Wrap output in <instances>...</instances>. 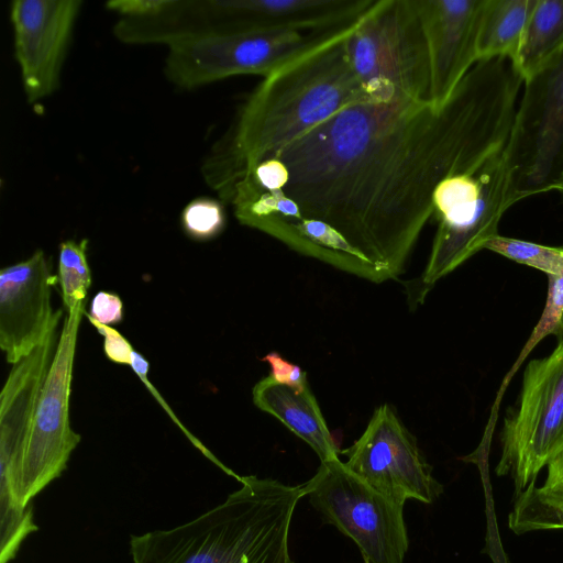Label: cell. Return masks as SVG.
I'll return each instance as SVG.
<instances>
[{
  "label": "cell",
  "mask_w": 563,
  "mask_h": 563,
  "mask_svg": "<svg viewBox=\"0 0 563 563\" xmlns=\"http://www.w3.org/2000/svg\"><path fill=\"white\" fill-rule=\"evenodd\" d=\"M519 98L515 76L482 59L441 108L349 107L247 165L234 216L272 236L334 233L394 279L433 216L437 187L506 147Z\"/></svg>",
  "instance_id": "obj_1"
},
{
  "label": "cell",
  "mask_w": 563,
  "mask_h": 563,
  "mask_svg": "<svg viewBox=\"0 0 563 563\" xmlns=\"http://www.w3.org/2000/svg\"><path fill=\"white\" fill-rule=\"evenodd\" d=\"M357 22L261 81L203 159L206 183L280 150L349 107L368 102L345 44Z\"/></svg>",
  "instance_id": "obj_2"
},
{
  "label": "cell",
  "mask_w": 563,
  "mask_h": 563,
  "mask_svg": "<svg viewBox=\"0 0 563 563\" xmlns=\"http://www.w3.org/2000/svg\"><path fill=\"white\" fill-rule=\"evenodd\" d=\"M240 483L222 504L185 525L131 536L133 563H294L288 536L303 485L254 475Z\"/></svg>",
  "instance_id": "obj_3"
},
{
  "label": "cell",
  "mask_w": 563,
  "mask_h": 563,
  "mask_svg": "<svg viewBox=\"0 0 563 563\" xmlns=\"http://www.w3.org/2000/svg\"><path fill=\"white\" fill-rule=\"evenodd\" d=\"M345 44L369 103L432 104L430 56L418 0H375Z\"/></svg>",
  "instance_id": "obj_4"
},
{
  "label": "cell",
  "mask_w": 563,
  "mask_h": 563,
  "mask_svg": "<svg viewBox=\"0 0 563 563\" xmlns=\"http://www.w3.org/2000/svg\"><path fill=\"white\" fill-rule=\"evenodd\" d=\"M506 147L478 168L444 179L433 196L438 229L415 289L421 303L438 280L485 249L512 202Z\"/></svg>",
  "instance_id": "obj_5"
},
{
  "label": "cell",
  "mask_w": 563,
  "mask_h": 563,
  "mask_svg": "<svg viewBox=\"0 0 563 563\" xmlns=\"http://www.w3.org/2000/svg\"><path fill=\"white\" fill-rule=\"evenodd\" d=\"M86 303L64 319L54 358L42 387L21 463L10 487L0 490V522L24 519L31 499L59 477L80 434L71 429L69 401L77 336Z\"/></svg>",
  "instance_id": "obj_6"
},
{
  "label": "cell",
  "mask_w": 563,
  "mask_h": 563,
  "mask_svg": "<svg viewBox=\"0 0 563 563\" xmlns=\"http://www.w3.org/2000/svg\"><path fill=\"white\" fill-rule=\"evenodd\" d=\"M505 154L514 203L563 185V48L525 79Z\"/></svg>",
  "instance_id": "obj_7"
},
{
  "label": "cell",
  "mask_w": 563,
  "mask_h": 563,
  "mask_svg": "<svg viewBox=\"0 0 563 563\" xmlns=\"http://www.w3.org/2000/svg\"><path fill=\"white\" fill-rule=\"evenodd\" d=\"M302 485L323 522L352 539L364 563H404L409 548L405 504L369 486L339 457L321 462Z\"/></svg>",
  "instance_id": "obj_8"
},
{
  "label": "cell",
  "mask_w": 563,
  "mask_h": 563,
  "mask_svg": "<svg viewBox=\"0 0 563 563\" xmlns=\"http://www.w3.org/2000/svg\"><path fill=\"white\" fill-rule=\"evenodd\" d=\"M500 445L495 472L514 479L516 497L563 449V340L548 356L528 363L517 405L505 417Z\"/></svg>",
  "instance_id": "obj_9"
},
{
  "label": "cell",
  "mask_w": 563,
  "mask_h": 563,
  "mask_svg": "<svg viewBox=\"0 0 563 563\" xmlns=\"http://www.w3.org/2000/svg\"><path fill=\"white\" fill-rule=\"evenodd\" d=\"M350 25L327 31L234 32L189 38L168 46L164 71L183 89L236 75L265 78Z\"/></svg>",
  "instance_id": "obj_10"
},
{
  "label": "cell",
  "mask_w": 563,
  "mask_h": 563,
  "mask_svg": "<svg viewBox=\"0 0 563 563\" xmlns=\"http://www.w3.org/2000/svg\"><path fill=\"white\" fill-rule=\"evenodd\" d=\"M343 454L349 470L399 503L432 504L443 493L416 438L388 404L376 408L362 435Z\"/></svg>",
  "instance_id": "obj_11"
},
{
  "label": "cell",
  "mask_w": 563,
  "mask_h": 563,
  "mask_svg": "<svg viewBox=\"0 0 563 563\" xmlns=\"http://www.w3.org/2000/svg\"><path fill=\"white\" fill-rule=\"evenodd\" d=\"M81 5V0L11 2L14 55L30 103L49 97L58 88Z\"/></svg>",
  "instance_id": "obj_12"
},
{
  "label": "cell",
  "mask_w": 563,
  "mask_h": 563,
  "mask_svg": "<svg viewBox=\"0 0 563 563\" xmlns=\"http://www.w3.org/2000/svg\"><path fill=\"white\" fill-rule=\"evenodd\" d=\"M56 277L42 250L0 271V347L15 364L38 346L59 325L63 310H53L51 297Z\"/></svg>",
  "instance_id": "obj_13"
},
{
  "label": "cell",
  "mask_w": 563,
  "mask_h": 563,
  "mask_svg": "<svg viewBox=\"0 0 563 563\" xmlns=\"http://www.w3.org/2000/svg\"><path fill=\"white\" fill-rule=\"evenodd\" d=\"M485 0H418L431 66V101L441 108L478 60L477 29Z\"/></svg>",
  "instance_id": "obj_14"
},
{
  "label": "cell",
  "mask_w": 563,
  "mask_h": 563,
  "mask_svg": "<svg viewBox=\"0 0 563 563\" xmlns=\"http://www.w3.org/2000/svg\"><path fill=\"white\" fill-rule=\"evenodd\" d=\"M58 325L30 354L12 365L0 394V490L19 470L37 400L55 355Z\"/></svg>",
  "instance_id": "obj_15"
},
{
  "label": "cell",
  "mask_w": 563,
  "mask_h": 563,
  "mask_svg": "<svg viewBox=\"0 0 563 563\" xmlns=\"http://www.w3.org/2000/svg\"><path fill=\"white\" fill-rule=\"evenodd\" d=\"M252 397L260 410L275 417L303 440L321 462L339 457V450L310 387L297 390L276 383L268 375L255 384Z\"/></svg>",
  "instance_id": "obj_16"
},
{
  "label": "cell",
  "mask_w": 563,
  "mask_h": 563,
  "mask_svg": "<svg viewBox=\"0 0 563 563\" xmlns=\"http://www.w3.org/2000/svg\"><path fill=\"white\" fill-rule=\"evenodd\" d=\"M542 485L531 482L515 500L508 527L516 534L563 530V449L547 465Z\"/></svg>",
  "instance_id": "obj_17"
},
{
  "label": "cell",
  "mask_w": 563,
  "mask_h": 563,
  "mask_svg": "<svg viewBox=\"0 0 563 563\" xmlns=\"http://www.w3.org/2000/svg\"><path fill=\"white\" fill-rule=\"evenodd\" d=\"M563 48V0H534L514 57L527 79Z\"/></svg>",
  "instance_id": "obj_18"
},
{
  "label": "cell",
  "mask_w": 563,
  "mask_h": 563,
  "mask_svg": "<svg viewBox=\"0 0 563 563\" xmlns=\"http://www.w3.org/2000/svg\"><path fill=\"white\" fill-rule=\"evenodd\" d=\"M534 0H485L477 29L478 60L514 59Z\"/></svg>",
  "instance_id": "obj_19"
},
{
  "label": "cell",
  "mask_w": 563,
  "mask_h": 563,
  "mask_svg": "<svg viewBox=\"0 0 563 563\" xmlns=\"http://www.w3.org/2000/svg\"><path fill=\"white\" fill-rule=\"evenodd\" d=\"M548 278L549 287L544 309L538 323L533 328L528 341L526 342L520 354L518 355L516 362L514 363L512 367L504 377L500 384V387L495 397V401L490 409V415L486 424V430L483 435V441L479 445V449H485L486 446H488L490 433L493 432L498 418L500 400L504 397L508 384L515 376L520 365L527 358V356L536 347V345H538L539 342L543 340V338H545L547 335L553 334L561 319V316L563 313V274L559 276H548Z\"/></svg>",
  "instance_id": "obj_20"
},
{
  "label": "cell",
  "mask_w": 563,
  "mask_h": 563,
  "mask_svg": "<svg viewBox=\"0 0 563 563\" xmlns=\"http://www.w3.org/2000/svg\"><path fill=\"white\" fill-rule=\"evenodd\" d=\"M88 240H67L58 246V280L63 303L67 311L86 303L91 285V272L87 260Z\"/></svg>",
  "instance_id": "obj_21"
},
{
  "label": "cell",
  "mask_w": 563,
  "mask_h": 563,
  "mask_svg": "<svg viewBox=\"0 0 563 563\" xmlns=\"http://www.w3.org/2000/svg\"><path fill=\"white\" fill-rule=\"evenodd\" d=\"M485 249L539 269L548 276L563 274V246H548L498 234L486 244Z\"/></svg>",
  "instance_id": "obj_22"
},
{
  "label": "cell",
  "mask_w": 563,
  "mask_h": 563,
  "mask_svg": "<svg viewBox=\"0 0 563 563\" xmlns=\"http://www.w3.org/2000/svg\"><path fill=\"white\" fill-rule=\"evenodd\" d=\"M185 233L197 241H208L218 236L225 224V214L220 201L211 198H197L181 212Z\"/></svg>",
  "instance_id": "obj_23"
},
{
  "label": "cell",
  "mask_w": 563,
  "mask_h": 563,
  "mask_svg": "<svg viewBox=\"0 0 563 563\" xmlns=\"http://www.w3.org/2000/svg\"><path fill=\"white\" fill-rule=\"evenodd\" d=\"M271 366V377L276 383L289 386L297 390L309 388L306 373L301 367L284 358L278 352H269L262 357Z\"/></svg>",
  "instance_id": "obj_24"
},
{
  "label": "cell",
  "mask_w": 563,
  "mask_h": 563,
  "mask_svg": "<svg viewBox=\"0 0 563 563\" xmlns=\"http://www.w3.org/2000/svg\"><path fill=\"white\" fill-rule=\"evenodd\" d=\"M90 323L103 336V352L113 363L130 366L134 349L131 343L111 325L102 324L89 317Z\"/></svg>",
  "instance_id": "obj_25"
},
{
  "label": "cell",
  "mask_w": 563,
  "mask_h": 563,
  "mask_svg": "<svg viewBox=\"0 0 563 563\" xmlns=\"http://www.w3.org/2000/svg\"><path fill=\"white\" fill-rule=\"evenodd\" d=\"M87 317L106 325L120 323L123 319V302L115 292L98 291L90 302Z\"/></svg>",
  "instance_id": "obj_26"
},
{
  "label": "cell",
  "mask_w": 563,
  "mask_h": 563,
  "mask_svg": "<svg viewBox=\"0 0 563 563\" xmlns=\"http://www.w3.org/2000/svg\"><path fill=\"white\" fill-rule=\"evenodd\" d=\"M130 367L134 371V373L141 378V380L145 384V386L151 390L152 395L159 401V404L163 406V408L170 415V417L173 418V420L175 422H177L179 424V427L183 429V431H185L189 439L209 457L211 459L214 463H217L218 465H221V463L214 459V456L212 454H210L207 450H205V448L202 445H200L199 442L196 441L195 438H192L187 431L186 429L183 427V424L177 420L176 416L172 412V410H169V407L168 405L163 400V398L159 396V394L157 393V390L152 386L148 377H147V373H148V368H150V364L148 362L146 361V358L140 354L139 352H136L134 350L133 354H132V360H131V364H130Z\"/></svg>",
  "instance_id": "obj_27"
},
{
  "label": "cell",
  "mask_w": 563,
  "mask_h": 563,
  "mask_svg": "<svg viewBox=\"0 0 563 563\" xmlns=\"http://www.w3.org/2000/svg\"><path fill=\"white\" fill-rule=\"evenodd\" d=\"M553 335L556 338L558 342L563 340V313H562L561 319L553 332Z\"/></svg>",
  "instance_id": "obj_28"
},
{
  "label": "cell",
  "mask_w": 563,
  "mask_h": 563,
  "mask_svg": "<svg viewBox=\"0 0 563 563\" xmlns=\"http://www.w3.org/2000/svg\"><path fill=\"white\" fill-rule=\"evenodd\" d=\"M560 192H563V185L559 188Z\"/></svg>",
  "instance_id": "obj_29"
}]
</instances>
